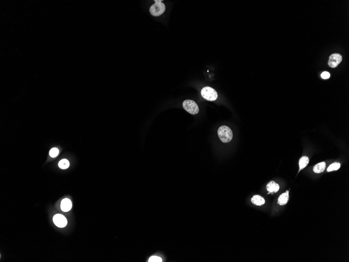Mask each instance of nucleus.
Segmentation results:
<instances>
[{
  "label": "nucleus",
  "mask_w": 349,
  "mask_h": 262,
  "mask_svg": "<svg viewBox=\"0 0 349 262\" xmlns=\"http://www.w3.org/2000/svg\"><path fill=\"white\" fill-rule=\"evenodd\" d=\"M183 108L191 115H196L199 112V108L197 103L190 99L185 100L183 104Z\"/></svg>",
  "instance_id": "nucleus-4"
},
{
  "label": "nucleus",
  "mask_w": 349,
  "mask_h": 262,
  "mask_svg": "<svg viewBox=\"0 0 349 262\" xmlns=\"http://www.w3.org/2000/svg\"><path fill=\"white\" fill-rule=\"evenodd\" d=\"M330 77V74L328 72L325 71L321 74V77L323 79H328Z\"/></svg>",
  "instance_id": "nucleus-17"
},
{
  "label": "nucleus",
  "mask_w": 349,
  "mask_h": 262,
  "mask_svg": "<svg viewBox=\"0 0 349 262\" xmlns=\"http://www.w3.org/2000/svg\"><path fill=\"white\" fill-rule=\"evenodd\" d=\"M149 262H162V259L160 257L156 256H153L150 257L149 260Z\"/></svg>",
  "instance_id": "nucleus-16"
},
{
  "label": "nucleus",
  "mask_w": 349,
  "mask_h": 262,
  "mask_svg": "<svg viewBox=\"0 0 349 262\" xmlns=\"http://www.w3.org/2000/svg\"><path fill=\"white\" fill-rule=\"evenodd\" d=\"M251 202L256 206H260L265 204V200L262 196L259 195H255L251 198Z\"/></svg>",
  "instance_id": "nucleus-10"
},
{
  "label": "nucleus",
  "mask_w": 349,
  "mask_h": 262,
  "mask_svg": "<svg viewBox=\"0 0 349 262\" xmlns=\"http://www.w3.org/2000/svg\"><path fill=\"white\" fill-rule=\"evenodd\" d=\"M217 133L220 139L224 143H228L233 139V133L230 128L226 126H222L219 128Z\"/></svg>",
  "instance_id": "nucleus-1"
},
{
  "label": "nucleus",
  "mask_w": 349,
  "mask_h": 262,
  "mask_svg": "<svg viewBox=\"0 0 349 262\" xmlns=\"http://www.w3.org/2000/svg\"><path fill=\"white\" fill-rule=\"evenodd\" d=\"M280 189V186L274 181L270 182L267 185V189L269 192H278Z\"/></svg>",
  "instance_id": "nucleus-8"
},
{
  "label": "nucleus",
  "mask_w": 349,
  "mask_h": 262,
  "mask_svg": "<svg viewBox=\"0 0 349 262\" xmlns=\"http://www.w3.org/2000/svg\"><path fill=\"white\" fill-rule=\"evenodd\" d=\"M343 57L339 53H334L329 57L328 65L331 68H336L342 61Z\"/></svg>",
  "instance_id": "nucleus-5"
},
{
  "label": "nucleus",
  "mask_w": 349,
  "mask_h": 262,
  "mask_svg": "<svg viewBox=\"0 0 349 262\" xmlns=\"http://www.w3.org/2000/svg\"><path fill=\"white\" fill-rule=\"evenodd\" d=\"M59 151L58 149L56 148H54L50 151L49 154L50 157H52V158H55L59 154Z\"/></svg>",
  "instance_id": "nucleus-15"
},
{
  "label": "nucleus",
  "mask_w": 349,
  "mask_h": 262,
  "mask_svg": "<svg viewBox=\"0 0 349 262\" xmlns=\"http://www.w3.org/2000/svg\"><path fill=\"white\" fill-rule=\"evenodd\" d=\"M326 166V164L325 162L319 163L313 167V171L315 173H321L325 170Z\"/></svg>",
  "instance_id": "nucleus-11"
},
{
  "label": "nucleus",
  "mask_w": 349,
  "mask_h": 262,
  "mask_svg": "<svg viewBox=\"0 0 349 262\" xmlns=\"http://www.w3.org/2000/svg\"><path fill=\"white\" fill-rule=\"evenodd\" d=\"M71 201L68 198H65L61 201V208L62 210L65 212H67L71 210L72 208Z\"/></svg>",
  "instance_id": "nucleus-7"
},
{
  "label": "nucleus",
  "mask_w": 349,
  "mask_h": 262,
  "mask_svg": "<svg viewBox=\"0 0 349 262\" xmlns=\"http://www.w3.org/2000/svg\"><path fill=\"white\" fill-rule=\"evenodd\" d=\"M341 164L339 162H334V163L331 164L328 168L327 169L328 172H331L333 171H337L340 169Z\"/></svg>",
  "instance_id": "nucleus-13"
},
{
  "label": "nucleus",
  "mask_w": 349,
  "mask_h": 262,
  "mask_svg": "<svg viewBox=\"0 0 349 262\" xmlns=\"http://www.w3.org/2000/svg\"><path fill=\"white\" fill-rule=\"evenodd\" d=\"M309 160L307 157L304 156L300 158L299 160V166H300V171L302 170V169H304L307 165H308Z\"/></svg>",
  "instance_id": "nucleus-12"
},
{
  "label": "nucleus",
  "mask_w": 349,
  "mask_h": 262,
  "mask_svg": "<svg viewBox=\"0 0 349 262\" xmlns=\"http://www.w3.org/2000/svg\"><path fill=\"white\" fill-rule=\"evenodd\" d=\"M69 162L66 159H63L59 163V167L61 169H66L69 167Z\"/></svg>",
  "instance_id": "nucleus-14"
},
{
  "label": "nucleus",
  "mask_w": 349,
  "mask_h": 262,
  "mask_svg": "<svg viewBox=\"0 0 349 262\" xmlns=\"http://www.w3.org/2000/svg\"><path fill=\"white\" fill-rule=\"evenodd\" d=\"M201 94L204 99L209 101H214L218 96L217 91L211 87H204L202 90Z\"/></svg>",
  "instance_id": "nucleus-3"
},
{
  "label": "nucleus",
  "mask_w": 349,
  "mask_h": 262,
  "mask_svg": "<svg viewBox=\"0 0 349 262\" xmlns=\"http://www.w3.org/2000/svg\"><path fill=\"white\" fill-rule=\"evenodd\" d=\"M289 199V191H287L284 193L282 194L278 198V203L280 205L283 206L287 204Z\"/></svg>",
  "instance_id": "nucleus-9"
},
{
  "label": "nucleus",
  "mask_w": 349,
  "mask_h": 262,
  "mask_svg": "<svg viewBox=\"0 0 349 262\" xmlns=\"http://www.w3.org/2000/svg\"><path fill=\"white\" fill-rule=\"evenodd\" d=\"M53 222L59 228H63L67 225V220L64 216L62 214H56L53 218Z\"/></svg>",
  "instance_id": "nucleus-6"
},
{
  "label": "nucleus",
  "mask_w": 349,
  "mask_h": 262,
  "mask_svg": "<svg viewBox=\"0 0 349 262\" xmlns=\"http://www.w3.org/2000/svg\"><path fill=\"white\" fill-rule=\"evenodd\" d=\"M155 3L153 4L149 9V12L151 15L154 16H159L164 13L166 10V6L163 3L162 1L155 0Z\"/></svg>",
  "instance_id": "nucleus-2"
}]
</instances>
